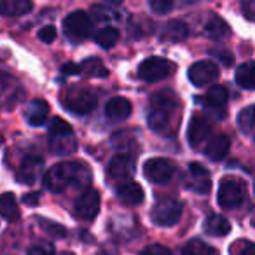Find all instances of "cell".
<instances>
[{
  "label": "cell",
  "instance_id": "obj_1",
  "mask_svg": "<svg viewBox=\"0 0 255 255\" xmlns=\"http://www.w3.org/2000/svg\"><path fill=\"white\" fill-rule=\"evenodd\" d=\"M89 170L81 163H58L44 175V185L53 192H61L70 185L89 182Z\"/></svg>",
  "mask_w": 255,
  "mask_h": 255
},
{
  "label": "cell",
  "instance_id": "obj_2",
  "mask_svg": "<svg viewBox=\"0 0 255 255\" xmlns=\"http://www.w3.org/2000/svg\"><path fill=\"white\" fill-rule=\"evenodd\" d=\"M247 198V185L236 177H224L219 185V205L226 210H234L243 205Z\"/></svg>",
  "mask_w": 255,
  "mask_h": 255
},
{
  "label": "cell",
  "instance_id": "obj_3",
  "mask_svg": "<svg viewBox=\"0 0 255 255\" xmlns=\"http://www.w3.org/2000/svg\"><path fill=\"white\" fill-rule=\"evenodd\" d=\"M152 222L161 227H171L180 220L182 217V203L173 198H161L156 201L152 212Z\"/></svg>",
  "mask_w": 255,
  "mask_h": 255
},
{
  "label": "cell",
  "instance_id": "obj_4",
  "mask_svg": "<svg viewBox=\"0 0 255 255\" xmlns=\"http://www.w3.org/2000/svg\"><path fill=\"white\" fill-rule=\"evenodd\" d=\"M175 65L170 63L168 60L164 58H157V56H152V58H147L140 63L138 67V75L147 82H157V81H163L166 79L168 75L173 72Z\"/></svg>",
  "mask_w": 255,
  "mask_h": 255
},
{
  "label": "cell",
  "instance_id": "obj_5",
  "mask_svg": "<svg viewBox=\"0 0 255 255\" xmlns=\"http://www.w3.org/2000/svg\"><path fill=\"white\" fill-rule=\"evenodd\" d=\"M63 30H65V35H67L68 39L82 40V39H86V37L91 35V30H93L91 18H89L84 11H75L65 18Z\"/></svg>",
  "mask_w": 255,
  "mask_h": 255
},
{
  "label": "cell",
  "instance_id": "obj_6",
  "mask_svg": "<svg viewBox=\"0 0 255 255\" xmlns=\"http://www.w3.org/2000/svg\"><path fill=\"white\" fill-rule=\"evenodd\" d=\"M143 173H145L147 180L152 182V184H166L173 177L175 164L170 159H164V157H154V159L145 161Z\"/></svg>",
  "mask_w": 255,
  "mask_h": 255
},
{
  "label": "cell",
  "instance_id": "obj_7",
  "mask_svg": "<svg viewBox=\"0 0 255 255\" xmlns=\"http://www.w3.org/2000/svg\"><path fill=\"white\" fill-rule=\"evenodd\" d=\"M25 96V89L19 86L11 75H0V107L2 109H14Z\"/></svg>",
  "mask_w": 255,
  "mask_h": 255
},
{
  "label": "cell",
  "instance_id": "obj_8",
  "mask_svg": "<svg viewBox=\"0 0 255 255\" xmlns=\"http://www.w3.org/2000/svg\"><path fill=\"white\" fill-rule=\"evenodd\" d=\"M189 81L196 86V88H203V86H208L212 82H215L219 79V67H217L213 61L203 60L194 63L187 72Z\"/></svg>",
  "mask_w": 255,
  "mask_h": 255
},
{
  "label": "cell",
  "instance_id": "obj_9",
  "mask_svg": "<svg viewBox=\"0 0 255 255\" xmlns=\"http://www.w3.org/2000/svg\"><path fill=\"white\" fill-rule=\"evenodd\" d=\"M65 107L70 112L77 114V116H86V114H91L96 107V96L93 91L88 89H79L74 91L65 98Z\"/></svg>",
  "mask_w": 255,
  "mask_h": 255
},
{
  "label": "cell",
  "instance_id": "obj_10",
  "mask_svg": "<svg viewBox=\"0 0 255 255\" xmlns=\"http://www.w3.org/2000/svg\"><path fill=\"white\" fill-rule=\"evenodd\" d=\"M75 215L79 219H84V220H91L98 215L100 212V194L98 191L95 189H88L84 191L79 199L75 201Z\"/></svg>",
  "mask_w": 255,
  "mask_h": 255
},
{
  "label": "cell",
  "instance_id": "obj_11",
  "mask_svg": "<svg viewBox=\"0 0 255 255\" xmlns=\"http://www.w3.org/2000/svg\"><path fill=\"white\" fill-rule=\"evenodd\" d=\"M185 185L196 194H208L212 191V180H210L208 170L199 163H191L189 164V180Z\"/></svg>",
  "mask_w": 255,
  "mask_h": 255
},
{
  "label": "cell",
  "instance_id": "obj_12",
  "mask_svg": "<svg viewBox=\"0 0 255 255\" xmlns=\"http://www.w3.org/2000/svg\"><path fill=\"white\" fill-rule=\"evenodd\" d=\"M210 131H212V123L208 117L205 116H194L189 121L187 128V140L191 147H199L206 138H208Z\"/></svg>",
  "mask_w": 255,
  "mask_h": 255
},
{
  "label": "cell",
  "instance_id": "obj_13",
  "mask_svg": "<svg viewBox=\"0 0 255 255\" xmlns=\"http://www.w3.org/2000/svg\"><path fill=\"white\" fill-rule=\"evenodd\" d=\"M44 166V161L37 156H28L23 159L21 166L18 171V180L23 184H33L37 180V177L40 175Z\"/></svg>",
  "mask_w": 255,
  "mask_h": 255
},
{
  "label": "cell",
  "instance_id": "obj_14",
  "mask_svg": "<svg viewBox=\"0 0 255 255\" xmlns=\"http://www.w3.org/2000/svg\"><path fill=\"white\" fill-rule=\"evenodd\" d=\"M107 171H109V175L112 178H128L135 171V163H133V159H129V156H126V154H117L109 163Z\"/></svg>",
  "mask_w": 255,
  "mask_h": 255
},
{
  "label": "cell",
  "instance_id": "obj_15",
  "mask_svg": "<svg viewBox=\"0 0 255 255\" xmlns=\"http://www.w3.org/2000/svg\"><path fill=\"white\" fill-rule=\"evenodd\" d=\"M231 149V140L227 135H217L215 138L210 140V143L206 145V157L212 161H222L227 156Z\"/></svg>",
  "mask_w": 255,
  "mask_h": 255
},
{
  "label": "cell",
  "instance_id": "obj_16",
  "mask_svg": "<svg viewBox=\"0 0 255 255\" xmlns=\"http://www.w3.org/2000/svg\"><path fill=\"white\" fill-rule=\"evenodd\" d=\"M47 116H49V105L44 100H33L26 107L25 117L32 126H42V124H46Z\"/></svg>",
  "mask_w": 255,
  "mask_h": 255
},
{
  "label": "cell",
  "instance_id": "obj_17",
  "mask_svg": "<svg viewBox=\"0 0 255 255\" xmlns=\"http://www.w3.org/2000/svg\"><path fill=\"white\" fill-rule=\"evenodd\" d=\"M105 114L112 121H124L131 114V103L126 98H112L107 102Z\"/></svg>",
  "mask_w": 255,
  "mask_h": 255
},
{
  "label": "cell",
  "instance_id": "obj_18",
  "mask_svg": "<svg viewBox=\"0 0 255 255\" xmlns=\"http://www.w3.org/2000/svg\"><path fill=\"white\" fill-rule=\"evenodd\" d=\"M117 198L128 205H140L143 201V189L136 182H126L117 187Z\"/></svg>",
  "mask_w": 255,
  "mask_h": 255
},
{
  "label": "cell",
  "instance_id": "obj_19",
  "mask_svg": "<svg viewBox=\"0 0 255 255\" xmlns=\"http://www.w3.org/2000/svg\"><path fill=\"white\" fill-rule=\"evenodd\" d=\"M203 227H205V233H208L210 236H226L231 231L229 220L224 215H219V213H212V215L206 217Z\"/></svg>",
  "mask_w": 255,
  "mask_h": 255
},
{
  "label": "cell",
  "instance_id": "obj_20",
  "mask_svg": "<svg viewBox=\"0 0 255 255\" xmlns=\"http://www.w3.org/2000/svg\"><path fill=\"white\" fill-rule=\"evenodd\" d=\"M189 35V28L184 21L180 19H171L161 30V39L171 40V42H180Z\"/></svg>",
  "mask_w": 255,
  "mask_h": 255
},
{
  "label": "cell",
  "instance_id": "obj_21",
  "mask_svg": "<svg viewBox=\"0 0 255 255\" xmlns=\"http://www.w3.org/2000/svg\"><path fill=\"white\" fill-rule=\"evenodd\" d=\"M33 7L32 0H0V14L21 16L30 12Z\"/></svg>",
  "mask_w": 255,
  "mask_h": 255
},
{
  "label": "cell",
  "instance_id": "obj_22",
  "mask_svg": "<svg viewBox=\"0 0 255 255\" xmlns=\"http://www.w3.org/2000/svg\"><path fill=\"white\" fill-rule=\"evenodd\" d=\"M149 112V126L154 131H164L170 124L171 110L168 109H159V107H150Z\"/></svg>",
  "mask_w": 255,
  "mask_h": 255
},
{
  "label": "cell",
  "instance_id": "obj_23",
  "mask_svg": "<svg viewBox=\"0 0 255 255\" xmlns=\"http://www.w3.org/2000/svg\"><path fill=\"white\" fill-rule=\"evenodd\" d=\"M227 98H229V93L224 86L220 84H215L213 88L208 89V93L205 95L203 98V103L206 107H213V109H220L227 103Z\"/></svg>",
  "mask_w": 255,
  "mask_h": 255
},
{
  "label": "cell",
  "instance_id": "obj_24",
  "mask_svg": "<svg viewBox=\"0 0 255 255\" xmlns=\"http://www.w3.org/2000/svg\"><path fill=\"white\" fill-rule=\"evenodd\" d=\"M0 215L7 220H16L19 217V210H18V203L12 192H4L0 196Z\"/></svg>",
  "mask_w": 255,
  "mask_h": 255
},
{
  "label": "cell",
  "instance_id": "obj_25",
  "mask_svg": "<svg viewBox=\"0 0 255 255\" xmlns=\"http://www.w3.org/2000/svg\"><path fill=\"white\" fill-rule=\"evenodd\" d=\"M205 33L212 40H220L229 33V28H227V23L220 16H212L205 26Z\"/></svg>",
  "mask_w": 255,
  "mask_h": 255
},
{
  "label": "cell",
  "instance_id": "obj_26",
  "mask_svg": "<svg viewBox=\"0 0 255 255\" xmlns=\"http://www.w3.org/2000/svg\"><path fill=\"white\" fill-rule=\"evenodd\" d=\"M252 70H254V63L252 61H247V63L240 65L236 68V84L243 89H254V75H252Z\"/></svg>",
  "mask_w": 255,
  "mask_h": 255
},
{
  "label": "cell",
  "instance_id": "obj_27",
  "mask_svg": "<svg viewBox=\"0 0 255 255\" xmlns=\"http://www.w3.org/2000/svg\"><path fill=\"white\" fill-rule=\"evenodd\" d=\"M95 40L103 49H110V47L116 46L117 40H119V32H117V28H114V26H105V28H102L96 33Z\"/></svg>",
  "mask_w": 255,
  "mask_h": 255
},
{
  "label": "cell",
  "instance_id": "obj_28",
  "mask_svg": "<svg viewBox=\"0 0 255 255\" xmlns=\"http://www.w3.org/2000/svg\"><path fill=\"white\" fill-rule=\"evenodd\" d=\"M254 117H255V107L250 105L247 109H243L238 116V126L245 135H252L254 133Z\"/></svg>",
  "mask_w": 255,
  "mask_h": 255
},
{
  "label": "cell",
  "instance_id": "obj_29",
  "mask_svg": "<svg viewBox=\"0 0 255 255\" xmlns=\"http://www.w3.org/2000/svg\"><path fill=\"white\" fill-rule=\"evenodd\" d=\"M182 255H215V250L208 243L201 240H191L185 248L182 250Z\"/></svg>",
  "mask_w": 255,
  "mask_h": 255
},
{
  "label": "cell",
  "instance_id": "obj_30",
  "mask_svg": "<svg viewBox=\"0 0 255 255\" xmlns=\"http://www.w3.org/2000/svg\"><path fill=\"white\" fill-rule=\"evenodd\" d=\"M74 135V129L67 121L60 119V117H54L49 124V136L51 138H60V136H68Z\"/></svg>",
  "mask_w": 255,
  "mask_h": 255
},
{
  "label": "cell",
  "instance_id": "obj_31",
  "mask_svg": "<svg viewBox=\"0 0 255 255\" xmlns=\"http://www.w3.org/2000/svg\"><path fill=\"white\" fill-rule=\"evenodd\" d=\"M75 145H77V143H75L74 135L51 138V147H53L54 154H70L72 150H75Z\"/></svg>",
  "mask_w": 255,
  "mask_h": 255
},
{
  "label": "cell",
  "instance_id": "obj_32",
  "mask_svg": "<svg viewBox=\"0 0 255 255\" xmlns=\"http://www.w3.org/2000/svg\"><path fill=\"white\" fill-rule=\"evenodd\" d=\"M82 70L88 72V75H91V77H107V75H109V72L105 70L103 63L100 60H96V58H91V60L84 61L81 72Z\"/></svg>",
  "mask_w": 255,
  "mask_h": 255
},
{
  "label": "cell",
  "instance_id": "obj_33",
  "mask_svg": "<svg viewBox=\"0 0 255 255\" xmlns=\"http://www.w3.org/2000/svg\"><path fill=\"white\" fill-rule=\"evenodd\" d=\"M39 224H40V227H42V229L46 231L47 234H51V236H54V238H63L65 234H67L65 227L60 226V224H56V222H51V220L39 219Z\"/></svg>",
  "mask_w": 255,
  "mask_h": 255
},
{
  "label": "cell",
  "instance_id": "obj_34",
  "mask_svg": "<svg viewBox=\"0 0 255 255\" xmlns=\"http://www.w3.org/2000/svg\"><path fill=\"white\" fill-rule=\"evenodd\" d=\"M231 255H254V243L247 240H238L231 245Z\"/></svg>",
  "mask_w": 255,
  "mask_h": 255
},
{
  "label": "cell",
  "instance_id": "obj_35",
  "mask_svg": "<svg viewBox=\"0 0 255 255\" xmlns=\"http://www.w3.org/2000/svg\"><path fill=\"white\" fill-rule=\"evenodd\" d=\"M149 5L157 14H168V12H171V9H173L175 2L173 0H149Z\"/></svg>",
  "mask_w": 255,
  "mask_h": 255
},
{
  "label": "cell",
  "instance_id": "obj_36",
  "mask_svg": "<svg viewBox=\"0 0 255 255\" xmlns=\"http://www.w3.org/2000/svg\"><path fill=\"white\" fill-rule=\"evenodd\" d=\"M28 255H54V247L51 243L33 245L28 250Z\"/></svg>",
  "mask_w": 255,
  "mask_h": 255
},
{
  "label": "cell",
  "instance_id": "obj_37",
  "mask_svg": "<svg viewBox=\"0 0 255 255\" xmlns=\"http://www.w3.org/2000/svg\"><path fill=\"white\" fill-rule=\"evenodd\" d=\"M39 39L42 40V42H47L51 44L54 39H56V28H54L53 25H47V26H42V28L39 30Z\"/></svg>",
  "mask_w": 255,
  "mask_h": 255
},
{
  "label": "cell",
  "instance_id": "obj_38",
  "mask_svg": "<svg viewBox=\"0 0 255 255\" xmlns=\"http://www.w3.org/2000/svg\"><path fill=\"white\" fill-rule=\"evenodd\" d=\"M140 255H171V252L163 245H149L147 248H143Z\"/></svg>",
  "mask_w": 255,
  "mask_h": 255
},
{
  "label": "cell",
  "instance_id": "obj_39",
  "mask_svg": "<svg viewBox=\"0 0 255 255\" xmlns=\"http://www.w3.org/2000/svg\"><path fill=\"white\" fill-rule=\"evenodd\" d=\"M241 11L248 21L255 19V0H241Z\"/></svg>",
  "mask_w": 255,
  "mask_h": 255
},
{
  "label": "cell",
  "instance_id": "obj_40",
  "mask_svg": "<svg viewBox=\"0 0 255 255\" xmlns=\"http://www.w3.org/2000/svg\"><path fill=\"white\" fill-rule=\"evenodd\" d=\"M61 72H63L65 75H75V74H81V67L75 63H65L63 67H61Z\"/></svg>",
  "mask_w": 255,
  "mask_h": 255
},
{
  "label": "cell",
  "instance_id": "obj_41",
  "mask_svg": "<svg viewBox=\"0 0 255 255\" xmlns=\"http://www.w3.org/2000/svg\"><path fill=\"white\" fill-rule=\"evenodd\" d=\"M39 198H40L39 192H32V194H25V196H23V203H25V205H37V203H39Z\"/></svg>",
  "mask_w": 255,
  "mask_h": 255
},
{
  "label": "cell",
  "instance_id": "obj_42",
  "mask_svg": "<svg viewBox=\"0 0 255 255\" xmlns=\"http://www.w3.org/2000/svg\"><path fill=\"white\" fill-rule=\"evenodd\" d=\"M217 56H219L220 60H222L224 65H233V61H234V56L229 53V51H220V53L217 54Z\"/></svg>",
  "mask_w": 255,
  "mask_h": 255
},
{
  "label": "cell",
  "instance_id": "obj_43",
  "mask_svg": "<svg viewBox=\"0 0 255 255\" xmlns=\"http://www.w3.org/2000/svg\"><path fill=\"white\" fill-rule=\"evenodd\" d=\"M105 2H110V4H121L123 0H105Z\"/></svg>",
  "mask_w": 255,
  "mask_h": 255
}]
</instances>
